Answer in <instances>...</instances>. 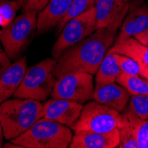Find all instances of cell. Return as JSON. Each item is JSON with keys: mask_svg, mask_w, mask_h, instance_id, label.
I'll return each instance as SVG.
<instances>
[{"mask_svg": "<svg viewBox=\"0 0 148 148\" xmlns=\"http://www.w3.org/2000/svg\"><path fill=\"white\" fill-rule=\"evenodd\" d=\"M3 51V50H2V48H1V47H0V51Z\"/></svg>", "mask_w": 148, "mask_h": 148, "instance_id": "cell-31", "label": "cell"}, {"mask_svg": "<svg viewBox=\"0 0 148 148\" xmlns=\"http://www.w3.org/2000/svg\"><path fill=\"white\" fill-rule=\"evenodd\" d=\"M72 138L69 127L42 117L11 142L26 148H66L69 147Z\"/></svg>", "mask_w": 148, "mask_h": 148, "instance_id": "cell-3", "label": "cell"}, {"mask_svg": "<svg viewBox=\"0 0 148 148\" xmlns=\"http://www.w3.org/2000/svg\"><path fill=\"white\" fill-rule=\"evenodd\" d=\"M50 0H26L25 5L22 6L23 11H35L41 12L49 3Z\"/></svg>", "mask_w": 148, "mask_h": 148, "instance_id": "cell-25", "label": "cell"}, {"mask_svg": "<svg viewBox=\"0 0 148 148\" xmlns=\"http://www.w3.org/2000/svg\"><path fill=\"white\" fill-rule=\"evenodd\" d=\"M27 57L11 63L0 77V104L13 96L27 71Z\"/></svg>", "mask_w": 148, "mask_h": 148, "instance_id": "cell-16", "label": "cell"}, {"mask_svg": "<svg viewBox=\"0 0 148 148\" xmlns=\"http://www.w3.org/2000/svg\"><path fill=\"white\" fill-rule=\"evenodd\" d=\"M56 59L47 58L28 69L13 98L45 100L55 86Z\"/></svg>", "mask_w": 148, "mask_h": 148, "instance_id": "cell-4", "label": "cell"}, {"mask_svg": "<svg viewBox=\"0 0 148 148\" xmlns=\"http://www.w3.org/2000/svg\"><path fill=\"white\" fill-rule=\"evenodd\" d=\"M2 26H3V19L0 16V27H2Z\"/></svg>", "mask_w": 148, "mask_h": 148, "instance_id": "cell-30", "label": "cell"}, {"mask_svg": "<svg viewBox=\"0 0 148 148\" xmlns=\"http://www.w3.org/2000/svg\"><path fill=\"white\" fill-rule=\"evenodd\" d=\"M113 53L115 57V60L118 63V66L121 71H122V73L141 76L139 65L133 58L125 54H121V53H114V52Z\"/></svg>", "mask_w": 148, "mask_h": 148, "instance_id": "cell-24", "label": "cell"}, {"mask_svg": "<svg viewBox=\"0 0 148 148\" xmlns=\"http://www.w3.org/2000/svg\"><path fill=\"white\" fill-rule=\"evenodd\" d=\"M93 75L86 72H72L57 79L51 98L84 104L93 99Z\"/></svg>", "mask_w": 148, "mask_h": 148, "instance_id": "cell-7", "label": "cell"}, {"mask_svg": "<svg viewBox=\"0 0 148 148\" xmlns=\"http://www.w3.org/2000/svg\"><path fill=\"white\" fill-rule=\"evenodd\" d=\"M127 108L143 120H148V92L131 95Z\"/></svg>", "mask_w": 148, "mask_h": 148, "instance_id": "cell-22", "label": "cell"}, {"mask_svg": "<svg viewBox=\"0 0 148 148\" xmlns=\"http://www.w3.org/2000/svg\"><path fill=\"white\" fill-rule=\"evenodd\" d=\"M21 7V5L17 0H0V16L3 19L2 28H5L14 20L16 12Z\"/></svg>", "mask_w": 148, "mask_h": 148, "instance_id": "cell-23", "label": "cell"}, {"mask_svg": "<svg viewBox=\"0 0 148 148\" xmlns=\"http://www.w3.org/2000/svg\"><path fill=\"white\" fill-rule=\"evenodd\" d=\"M95 1L96 0H73L68 12L66 13L64 18L57 26L56 33H60L64 28V26L70 20L83 14V13L86 12L87 11L90 10L92 7L95 6Z\"/></svg>", "mask_w": 148, "mask_h": 148, "instance_id": "cell-20", "label": "cell"}, {"mask_svg": "<svg viewBox=\"0 0 148 148\" xmlns=\"http://www.w3.org/2000/svg\"><path fill=\"white\" fill-rule=\"evenodd\" d=\"M11 59L5 53V51H0V77L5 71V69L11 65Z\"/></svg>", "mask_w": 148, "mask_h": 148, "instance_id": "cell-26", "label": "cell"}, {"mask_svg": "<svg viewBox=\"0 0 148 148\" xmlns=\"http://www.w3.org/2000/svg\"><path fill=\"white\" fill-rule=\"evenodd\" d=\"M127 1H130V0H127Z\"/></svg>", "mask_w": 148, "mask_h": 148, "instance_id": "cell-32", "label": "cell"}, {"mask_svg": "<svg viewBox=\"0 0 148 148\" xmlns=\"http://www.w3.org/2000/svg\"><path fill=\"white\" fill-rule=\"evenodd\" d=\"M37 15L35 11H23L0 30V42L11 60L18 59L31 41L36 30Z\"/></svg>", "mask_w": 148, "mask_h": 148, "instance_id": "cell-5", "label": "cell"}, {"mask_svg": "<svg viewBox=\"0 0 148 148\" xmlns=\"http://www.w3.org/2000/svg\"><path fill=\"white\" fill-rule=\"evenodd\" d=\"M148 29V5L144 0H131L116 38L124 39Z\"/></svg>", "mask_w": 148, "mask_h": 148, "instance_id": "cell-11", "label": "cell"}, {"mask_svg": "<svg viewBox=\"0 0 148 148\" xmlns=\"http://www.w3.org/2000/svg\"><path fill=\"white\" fill-rule=\"evenodd\" d=\"M122 121L123 115L121 112L94 100L84 106L80 117L71 129L75 132L106 133L118 130Z\"/></svg>", "mask_w": 148, "mask_h": 148, "instance_id": "cell-6", "label": "cell"}, {"mask_svg": "<svg viewBox=\"0 0 148 148\" xmlns=\"http://www.w3.org/2000/svg\"><path fill=\"white\" fill-rule=\"evenodd\" d=\"M17 1L19 2V4H20L21 6H23V5H25V3H26V0H17Z\"/></svg>", "mask_w": 148, "mask_h": 148, "instance_id": "cell-29", "label": "cell"}, {"mask_svg": "<svg viewBox=\"0 0 148 148\" xmlns=\"http://www.w3.org/2000/svg\"><path fill=\"white\" fill-rule=\"evenodd\" d=\"M130 94L128 90L120 85L111 84L100 87H95L93 91V99L109 107L123 112L129 103Z\"/></svg>", "mask_w": 148, "mask_h": 148, "instance_id": "cell-15", "label": "cell"}, {"mask_svg": "<svg viewBox=\"0 0 148 148\" xmlns=\"http://www.w3.org/2000/svg\"><path fill=\"white\" fill-rule=\"evenodd\" d=\"M116 31L97 29L92 34L65 50L56 59L57 79L68 73L86 72L95 75L116 39Z\"/></svg>", "mask_w": 148, "mask_h": 148, "instance_id": "cell-1", "label": "cell"}, {"mask_svg": "<svg viewBox=\"0 0 148 148\" xmlns=\"http://www.w3.org/2000/svg\"><path fill=\"white\" fill-rule=\"evenodd\" d=\"M97 29L95 6L66 23L51 50L53 58H59L69 47L89 36Z\"/></svg>", "mask_w": 148, "mask_h": 148, "instance_id": "cell-8", "label": "cell"}, {"mask_svg": "<svg viewBox=\"0 0 148 148\" xmlns=\"http://www.w3.org/2000/svg\"><path fill=\"white\" fill-rule=\"evenodd\" d=\"M43 116L44 105L38 100L13 98L0 104V123L8 140L21 136Z\"/></svg>", "mask_w": 148, "mask_h": 148, "instance_id": "cell-2", "label": "cell"}, {"mask_svg": "<svg viewBox=\"0 0 148 148\" xmlns=\"http://www.w3.org/2000/svg\"><path fill=\"white\" fill-rule=\"evenodd\" d=\"M43 105V117L68 127H72L76 123L84 107L83 104L62 99H51Z\"/></svg>", "mask_w": 148, "mask_h": 148, "instance_id": "cell-10", "label": "cell"}, {"mask_svg": "<svg viewBox=\"0 0 148 148\" xmlns=\"http://www.w3.org/2000/svg\"><path fill=\"white\" fill-rule=\"evenodd\" d=\"M123 121L122 124L119 127V137H120V143L118 147L120 148H139L138 141L136 139L135 134H134L133 129L130 121L126 117V115L123 113Z\"/></svg>", "mask_w": 148, "mask_h": 148, "instance_id": "cell-21", "label": "cell"}, {"mask_svg": "<svg viewBox=\"0 0 148 148\" xmlns=\"http://www.w3.org/2000/svg\"><path fill=\"white\" fill-rule=\"evenodd\" d=\"M120 143L119 130L106 133L75 131L70 148H115Z\"/></svg>", "mask_w": 148, "mask_h": 148, "instance_id": "cell-12", "label": "cell"}, {"mask_svg": "<svg viewBox=\"0 0 148 148\" xmlns=\"http://www.w3.org/2000/svg\"><path fill=\"white\" fill-rule=\"evenodd\" d=\"M117 83L124 87L130 95H139L148 92V81L139 75L121 73Z\"/></svg>", "mask_w": 148, "mask_h": 148, "instance_id": "cell-19", "label": "cell"}, {"mask_svg": "<svg viewBox=\"0 0 148 148\" xmlns=\"http://www.w3.org/2000/svg\"><path fill=\"white\" fill-rule=\"evenodd\" d=\"M110 52L125 54L135 60L139 65L141 76L148 81V47L141 45L133 36L118 39L108 50Z\"/></svg>", "mask_w": 148, "mask_h": 148, "instance_id": "cell-14", "label": "cell"}, {"mask_svg": "<svg viewBox=\"0 0 148 148\" xmlns=\"http://www.w3.org/2000/svg\"><path fill=\"white\" fill-rule=\"evenodd\" d=\"M73 0H50L47 5L38 13L36 33L37 35L54 29L68 12Z\"/></svg>", "mask_w": 148, "mask_h": 148, "instance_id": "cell-13", "label": "cell"}, {"mask_svg": "<svg viewBox=\"0 0 148 148\" xmlns=\"http://www.w3.org/2000/svg\"><path fill=\"white\" fill-rule=\"evenodd\" d=\"M130 6L127 0H96V28L118 31Z\"/></svg>", "mask_w": 148, "mask_h": 148, "instance_id": "cell-9", "label": "cell"}, {"mask_svg": "<svg viewBox=\"0 0 148 148\" xmlns=\"http://www.w3.org/2000/svg\"><path fill=\"white\" fill-rule=\"evenodd\" d=\"M121 73L122 71L119 68L114 53L107 51L96 73L95 87L117 83V79Z\"/></svg>", "mask_w": 148, "mask_h": 148, "instance_id": "cell-17", "label": "cell"}, {"mask_svg": "<svg viewBox=\"0 0 148 148\" xmlns=\"http://www.w3.org/2000/svg\"><path fill=\"white\" fill-rule=\"evenodd\" d=\"M3 138H5V137H4V133H3V129H2L1 123H0V146L2 145V143H3Z\"/></svg>", "mask_w": 148, "mask_h": 148, "instance_id": "cell-28", "label": "cell"}, {"mask_svg": "<svg viewBox=\"0 0 148 148\" xmlns=\"http://www.w3.org/2000/svg\"><path fill=\"white\" fill-rule=\"evenodd\" d=\"M123 113L130 121L139 148H148V120L138 117L128 108H125Z\"/></svg>", "mask_w": 148, "mask_h": 148, "instance_id": "cell-18", "label": "cell"}, {"mask_svg": "<svg viewBox=\"0 0 148 148\" xmlns=\"http://www.w3.org/2000/svg\"><path fill=\"white\" fill-rule=\"evenodd\" d=\"M133 37L135 38L138 42H139L141 45L148 47V29L144 30V31H141V32L136 34Z\"/></svg>", "mask_w": 148, "mask_h": 148, "instance_id": "cell-27", "label": "cell"}]
</instances>
